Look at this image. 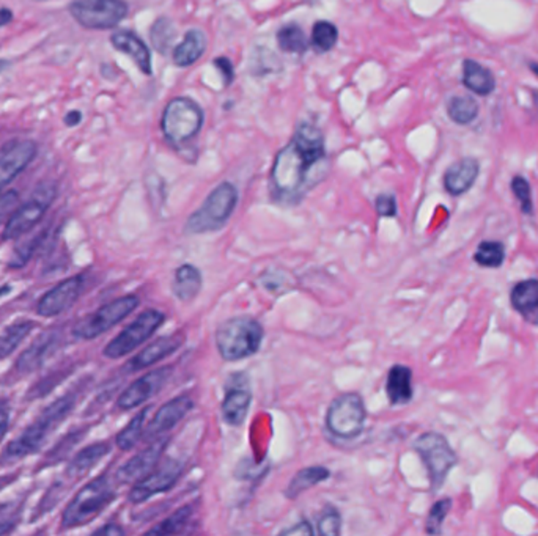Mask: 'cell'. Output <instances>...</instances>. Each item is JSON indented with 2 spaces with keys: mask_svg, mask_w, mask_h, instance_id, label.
<instances>
[{
  "mask_svg": "<svg viewBox=\"0 0 538 536\" xmlns=\"http://www.w3.org/2000/svg\"><path fill=\"white\" fill-rule=\"evenodd\" d=\"M61 342L57 332H45L20 355L16 362V371L20 375H30L35 370L40 369L47 357L54 353Z\"/></svg>",
  "mask_w": 538,
  "mask_h": 536,
  "instance_id": "cell-21",
  "label": "cell"
},
{
  "mask_svg": "<svg viewBox=\"0 0 538 536\" xmlns=\"http://www.w3.org/2000/svg\"><path fill=\"white\" fill-rule=\"evenodd\" d=\"M316 533L323 536H338L342 533V515L334 507L324 509L316 524Z\"/></svg>",
  "mask_w": 538,
  "mask_h": 536,
  "instance_id": "cell-40",
  "label": "cell"
},
{
  "mask_svg": "<svg viewBox=\"0 0 538 536\" xmlns=\"http://www.w3.org/2000/svg\"><path fill=\"white\" fill-rule=\"evenodd\" d=\"M412 449L422 459L433 492L441 490L445 478L458 464V456L441 433L428 431L414 441Z\"/></svg>",
  "mask_w": 538,
  "mask_h": 536,
  "instance_id": "cell-7",
  "label": "cell"
},
{
  "mask_svg": "<svg viewBox=\"0 0 538 536\" xmlns=\"http://www.w3.org/2000/svg\"><path fill=\"white\" fill-rule=\"evenodd\" d=\"M238 189L235 184L225 182L219 184L205 199L202 207L189 215L184 233L186 235H207L216 233L227 225L238 205Z\"/></svg>",
  "mask_w": 538,
  "mask_h": 536,
  "instance_id": "cell-4",
  "label": "cell"
},
{
  "mask_svg": "<svg viewBox=\"0 0 538 536\" xmlns=\"http://www.w3.org/2000/svg\"><path fill=\"white\" fill-rule=\"evenodd\" d=\"M109 451H110V445L108 443H96L88 445L86 449L81 450L75 456V459L69 463L67 470L68 475H84L88 470L94 469V466L100 463L104 456H108Z\"/></svg>",
  "mask_w": 538,
  "mask_h": 536,
  "instance_id": "cell-31",
  "label": "cell"
},
{
  "mask_svg": "<svg viewBox=\"0 0 538 536\" xmlns=\"http://www.w3.org/2000/svg\"><path fill=\"white\" fill-rule=\"evenodd\" d=\"M202 287L203 275L197 266L191 263H184L176 268L174 283H172V295L175 296L178 301H194L202 291Z\"/></svg>",
  "mask_w": 538,
  "mask_h": 536,
  "instance_id": "cell-26",
  "label": "cell"
},
{
  "mask_svg": "<svg viewBox=\"0 0 538 536\" xmlns=\"http://www.w3.org/2000/svg\"><path fill=\"white\" fill-rule=\"evenodd\" d=\"M451 508L452 499H449V497H444V499L433 503V507L428 511L427 521H425V532L428 535H441L443 533V524H444L445 517L449 515Z\"/></svg>",
  "mask_w": 538,
  "mask_h": 536,
  "instance_id": "cell-39",
  "label": "cell"
},
{
  "mask_svg": "<svg viewBox=\"0 0 538 536\" xmlns=\"http://www.w3.org/2000/svg\"><path fill=\"white\" fill-rule=\"evenodd\" d=\"M386 395L392 406H404L412 400V370L402 363L390 367L386 378Z\"/></svg>",
  "mask_w": 538,
  "mask_h": 536,
  "instance_id": "cell-24",
  "label": "cell"
},
{
  "mask_svg": "<svg viewBox=\"0 0 538 536\" xmlns=\"http://www.w3.org/2000/svg\"><path fill=\"white\" fill-rule=\"evenodd\" d=\"M511 307L525 318L526 321L538 326V280L527 279L518 282L510 291Z\"/></svg>",
  "mask_w": 538,
  "mask_h": 536,
  "instance_id": "cell-25",
  "label": "cell"
},
{
  "mask_svg": "<svg viewBox=\"0 0 538 536\" xmlns=\"http://www.w3.org/2000/svg\"><path fill=\"white\" fill-rule=\"evenodd\" d=\"M330 478V470L324 466H309L298 470L295 476L289 480V486L283 491V496L289 500H297L298 497L307 490H312L316 484L326 482Z\"/></svg>",
  "mask_w": 538,
  "mask_h": 536,
  "instance_id": "cell-28",
  "label": "cell"
},
{
  "mask_svg": "<svg viewBox=\"0 0 538 536\" xmlns=\"http://www.w3.org/2000/svg\"><path fill=\"white\" fill-rule=\"evenodd\" d=\"M34 326V322L29 321V320L16 321L0 334V361L7 359L8 355L12 354L14 349L24 342V338L32 332Z\"/></svg>",
  "mask_w": 538,
  "mask_h": 536,
  "instance_id": "cell-33",
  "label": "cell"
},
{
  "mask_svg": "<svg viewBox=\"0 0 538 536\" xmlns=\"http://www.w3.org/2000/svg\"><path fill=\"white\" fill-rule=\"evenodd\" d=\"M37 2H41V0H37Z\"/></svg>",
  "mask_w": 538,
  "mask_h": 536,
  "instance_id": "cell-54",
  "label": "cell"
},
{
  "mask_svg": "<svg viewBox=\"0 0 538 536\" xmlns=\"http://www.w3.org/2000/svg\"><path fill=\"white\" fill-rule=\"evenodd\" d=\"M176 32L174 24L167 18H159L155 20L153 28L150 30V40L159 54H167L168 49L175 40Z\"/></svg>",
  "mask_w": 538,
  "mask_h": 536,
  "instance_id": "cell-37",
  "label": "cell"
},
{
  "mask_svg": "<svg viewBox=\"0 0 538 536\" xmlns=\"http://www.w3.org/2000/svg\"><path fill=\"white\" fill-rule=\"evenodd\" d=\"M215 67L221 76H223L224 85L227 87L230 85L233 79H235V68H233V63L227 59V57H219V59H216Z\"/></svg>",
  "mask_w": 538,
  "mask_h": 536,
  "instance_id": "cell-45",
  "label": "cell"
},
{
  "mask_svg": "<svg viewBox=\"0 0 538 536\" xmlns=\"http://www.w3.org/2000/svg\"><path fill=\"white\" fill-rule=\"evenodd\" d=\"M139 304L141 301L134 295L123 296L108 302L94 313L86 316L84 320L77 322L73 329V336L81 340H94L123 321L126 316L131 315L139 307Z\"/></svg>",
  "mask_w": 538,
  "mask_h": 536,
  "instance_id": "cell-12",
  "label": "cell"
},
{
  "mask_svg": "<svg viewBox=\"0 0 538 536\" xmlns=\"http://www.w3.org/2000/svg\"><path fill=\"white\" fill-rule=\"evenodd\" d=\"M55 195H57V186L54 183H41L38 188L35 189L34 194L30 195L22 207L14 209L13 215H10L2 238L4 240H16L20 236L26 235L29 230L38 223L46 215L47 209L53 205Z\"/></svg>",
  "mask_w": 538,
  "mask_h": 536,
  "instance_id": "cell-11",
  "label": "cell"
},
{
  "mask_svg": "<svg viewBox=\"0 0 538 536\" xmlns=\"http://www.w3.org/2000/svg\"><path fill=\"white\" fill-rule=\"evenodd\" d=\"M375 209L379 217H395L398 215L397 199L394 194H379L375 200Z\"/></svg>",
  "mask_w": 538,
  "mask_h": 536,
  "instance_id": "cell-43",
  "label": "cell"
},
{
  "mask_svg": "<svg viewBox=\"0 0 538 536\" xmlns=\"http://www.w3.org/2000/svg\"><path fill=\"white\" fill-rule=\"evenodd\" d=\"M338 30L330 20H318L312 28V45L318 53H328L336 46Z\"/></svg>",
  "mask_w": 538,
  "mask_h": 536,
  "instance_id": "cell-38",
  "label": "cell"
},
{
  "mask_svg": "<svg viewBox=\"0 0 538 536\" xmlns=\"http://www.w3.org/2000/svg\"><path fill=\"white\" fill-rule=\"evenodd\" d=\"M314 533H315V530L309 521H301V523L295 524L289 529H283L281 532V535L283 536H312Z\"/></svg>",
  "mask_w": 538,
  "mask_h": 536,
  "instance_id": "cell-46",
  "label": "cell"
},
{
  "mask_svg": "<svg viewBox=\"0 0 538 536\" xmlns=\"http://www.w3.org/2000/svg\"><path fill=\"white\" fill-rule=\"evenodd\" d=\"M326 428L332 436L351 441L363 434L367 422V408L363 396L356 392H345L330 402L326 410Z\"/></svg>",
  "mask_w": 538,
  "mask_h": 536,
  "instance_id": "cell-8",
  "label": "cell"
},
{
  "mask_svg": "<svg viewBox=\"0 0 538 536\" xmlns=\"http://www.w3.org/2000/svg\"><path fill=\"white\" fill-rule=\"evenodd\" d=\"M37 156L34 141H18L10 143L0 155V192L16 180Z\"/></svg>",
  "mask_w": 538,
  "mask_h": 536,
  "instance_id": "cell-20",
  "label": "cell"
},
{
  "mask_svg": "<svg viewBox=\"0 0 538 536\" xmlns=\"http://www.w3.org/2000/svg\"><path fill=\"white\" fill-rule=\"evenodd\" d=\"M277 45L287 54H303L307 49V37L298 24H289L277 32Z\"/></svg>",
  "mask_w": 538,
  "mask_h": 536,
  "instance_id": "cell-35",
  "label": "cell"
},
{
  "mask_svg": "<svg viewBox=\"0 0 538 536\" xmlns=\"http://www.w3.org/2000/svg\"><path fill=\"white\" fill-rule=\"evenodd\" d=\"M7 478H0V490H4V486L7 484Z\"/></svg>",
  "mask_w": 538,
  "mask_h": 536,
  "instance_id": "cell-53",
  "label": "cell"
},
{
  "mask_svg": "<svg viewBox=\"0 0 538 536\" xmlns=\"http://www.w3.org/2000/svg\"><path fill=\"white\" fill-rule=\"evenodd\" d=\"M150 408H143L139 410L125 428L121 429L120 433L117 434V447L123 450V451H128V450L134 449L137 443H141L142 437H143V431H145V423L149 418Z\"/></svg>",
  "mask_w": 538,
  "mask_h": 536,
  "instance_id": "cell-32",
  "label": "cell"
},
{
  "mask_svg": "<svg viewBox=\"0 0 538 536\" xmlns=\"http://www.w3.org/2000/svg\"><path fill=\"white\" fill-rule=\"evenodd\" d=\"M13 20V12L8 8H0V28H5Z\"/></svg>",
  "mask_w": 538,
  "mask_h": 536,
  "instance_id": "cell-50",
  "label": "cell"
},
{
  "mask_svg": "<svg viewBox=\"0 0 538 536\" xmlns=\"http://www.w3.org/2000/svg\"><path fill=\"white\" fill-rule=\"evenodd\" d=\"M63 121H65V125H67L68 127L77 126L82 121V114L79 110H69V112L65 115Z\"/></svg>",
  "mask_w": 538,
  "mask_h": 536,
  "instance_id": "cell-49",
  "label": "cell"
},
{
  "mask_svg": "<svg viewBox=\"0 0 538 536\" xmlns=\"http://www.w3.org/2000/svg\"><path fill=\"white\" fill-rule=\"evenodd\" d=\"M184 472V463L182 459L168 458L156 466L149 475L134 483L133 490L129 491V502L143 503L151 497L164 494L175 486Z\"/></svg>",
  "mask_w": 538,
  "mask_h": 536,
  "instance_id": "cell-13",
  "label": "cell"
},
{
  "mask_svg": "<svg viewBox=\"0 0 538 536\" xmlns=\"http://www.w3.org/2000/svg\"><path fill=\"white\" fill-rule=\"evenodd\" d=\"M199 505H200L199 500L183 505L182 508L176 509L175 513H172L170 516L166 517L161 524H158L153 529H150L147 535H180L191 525V519L197 513Z\"/></svg>",
  "mask_w": 538,
  "mask_h": 536,
  "instance_id": "cell-30",
  "label": "cell"
},
{
  "mask_svg": "<svg viewBox=\"0 0 538 536\" xmlns=\"http://www.w3.org/2000/svg\"><path fill=\"white\" fill-rule=\"evenodd\" d=\"M205 115L195 101L191 98H174L168 101L161 118V129L168 143L175 150H182L188 142L200 133Z\"/></svg>",
  "mask_w": 538,
  "mask_h": 536,
  "instance_id": "cell-6",
  "label": "cell"
},
{
  "mask_svg": "<svg viewBox=\"0 0 538 536\" xmlns=\"http://www.w3.org/2000/svg\"><path fill=\"white\" fill-rule=\"evenodd\" d=\"M221 402L224 422L230 426H241L246 422L252 404V384L246 371H236L227 378Z\"/></svg>",
  "mask_w": 538,
  "mask_h": 536,
  "instance_id": "cell-14",
  "label": "cell"
},
{
  "mask_svg": "<svg viewBox=\"0 0 538 536\" xmlns=\"http://www.w3.org/2000/svg\"><path fill=\"white\" fill-rule=\"evenodd\" d=\"M166 322V315L161 310L149 309L142 312L134 321L121 330L118 336L112 338L104 348V355L108 359H121L131 354L134 349L155 336L156 330Z\"/></svg>",
  "mask_w": 538,
  "mask_h": 536,
  "instance_id": "cell-10",
  "label": "cell"
},
{
  "mask_svg": "<svg viewBox=\"0 0 538 536\" xmlns=\"http://www.w3.org/2000/svg\"><path fill=\"white\" fill-rule=\"evenodd\" d=\"M115 490L108 475L96 476L68 503L61 516L63 529H75L94 521L115 500Z\"/></svg>",
  "mask_w": 538,
  "mask_h": 536,
  "instance_id": "cell-5",
  "label": "cell"
},
{
  "mask_svg": "<svg viewBox=\"0 0 538 536\" xmlns=\"http://www.w3.org/2000/svg\"><path fill=\"white\" fill-rule=\"evenodd\" d=\"M94 535L123 536L125 535V530L121 529L120 525H117V524H108L106 527L96 530Z\"/></svg>",
  "mask_w": 538,
  "mask_h": 536,
  "instance_id": "cell-48",
  "label": "cell"
},
{
  "mask_svg": "<svg viewBox=\"0 0 538 536\" xmlns=\"http://www.w3.org/2000/svg\"><path fill=\"white\" fill-rule=\"evenodd\" d=\"M186 343V334L184 332H174L170 336L159 337L155 342L150 343L147 348L142 349L137 354L126 363L125 371L135 373L141 370L150 369L155 363L161 362L172 354H175L178 349L182 348Z\"/></svg>",
  "mask_w": 538,
  "mask_h": 536,
  "instance_id": "cell-19",
  "label": "cell"
},
{
  "mask_svg": "<svg viewBox=\"0 0 538 536\" xmlns=\"http://www.w3.org/2000/svg\"><path fill=\"white\" fill-rule=\"evenodd\" d=\"M480 174V164L474 158H463L445 170L444 188L453 197L463 195L474 186Z\"/></svg>",
  "mask_w": 538,
  "mask_h": 536,
  "instance_id": "cell-22",
  "label": "cell"
},
{
  "mask_svg": "<svg viewBox=\"0 0 538 536\" xmlns=\"http://www.w3.org/2000/svg\"><path fill=\"white\" fill-rule=\"evenodd\" d=\"M194 400L188 395H178L170 402H164L145 426L143 437L147 441H155L158 437L166 436L178 423L186 418L189 412L194 410Z\"/></svg>",
  "mask_w": 538,
  "mask_h": 536,
  "instance_id": "cell-17",
  "label": "cell"
},
{
  "mask_svg": "<svg viewBox=\"0 0 538 536\" xmlns=\"http://www.w3.org/2000/svg\"><path fill=\"white\" fill-rule=\"evenodd\" d=\"M68 10L82 28L109 30L126 18L128 4L125 0H71Z\"/></svg>",
  "mask_w": 538,
  "mask_h": 536,
  "instance_id": "cell-9",
  "label": "cell"
},
{
  "mask_svg": "<svg viewBox=\"0 0 538 536\" xmlns=\"http://www.w3.org/2000/svg\"><path fill=\"white\" fill-rule=\"evenodd\" d=\"M447 115L457 125H469L478 117L477 101L471 96H452L447 102Z\"/></svg>",
  "mask_w": 538,
  "mask_h": 536,
  "instance_id": "cell-34",
  "label": "cell"
},
{
  "mask_svg": "<svg viewBox=\"0 0 538 536\" xmlns=\"http://www.w3.org/2000/svg\"><path fill=\"white\" fill-rule=\"evenodd\" d=\"M22 502H5L0 505V535L10 533L20 521Z\"/></svg>",
  "mask_w": 538,
  "mask_h": 536,
  "instance_id": "cell-42",
  "label": "cell"
},
{
  "mask_svg": "<svg viewBox=\"0 0 538 536\" xmlns=\"http://www.w3.org/2000/svg\"><path fill=\"white\" fill-rule=\"evenodd\" d=\"M76 402L77 395L75 392H68L54 402H51L46 410L37 417V420L20 433V437L8 443L7 449L0 455V464L16 463L26 456L37 453L43 447V443H46L47 436L69 416Z\"/></svg>",
  "mask_w": 538,
  "mask_h": 536,
  "instance_id": "cell-2",
  "label": "cell"
},
{
  "mask_svg": "<svg viewBox=\"0 0 538 536\" xmlns=\"http://www.w3.org/2000/svg\"><path fill=\"white\" fill-rule=\"evenodd\" d=\"M110 43H112V46L117 51H120L123 54L131 57L142 73L147 74V76L153 73L151 54H150L149 46L134 32H131V30H117L110 37Z\"/></svg>",
  "mask_w": 538,
  "mask_h": 536,
  "instance_id": "cell-23",
  "label": "cell"
},
{
  "mask_svg": "<svg viewBox=\"0 0 538 536\" xmlns=\"http://www.w3.org/2000/svg\"><path fill=\"white\" fill-rule=\"evenodd\" d=\"M8 425H10V406L7 400H0V443L7 434Z\"/></svg>",
  "mask_w": 538,
  "mask_h": 536,
  "instance_id": "cell-47",
  "label": "cell"
},
{
  "mask_svg": "<svg viewBox=\"0 0 538 536\" xmlns=\"http://www.w3.org/2000/svg\"><path fill=\"white\" fill-rule=\"evenodd\" d=\"M463 85L480 96H488L496 90V77L492 69L482 63L466 59L463 61Z\"/></svg>",
  "mask_w": 538,
  "mask_h": 536,
  "instance_id": "cell-27",
  "label": "cell"
},
{
  "mask_svg": "<svg viewBox=\"0 0 538 536\" xmlns=\"http://www.w3.org/2000/svg\"><path fill=\"white\" fill-rule=\"evenodd\" d=\"M510 188L515 199L519 201L521 211L525 215H531L534 213V201H532V189L529 182L526 180L525 176L517 175L511 180Z\"/></svg>",
  "mask_w": 538,
  "mask_h": 536,
  "instance_id": "cell-41",
  "label": "cell"
},
{
  "mask_svg": "<svg viewBox=\"0 0 538 536\" xmlns=\"http://www.w3.org/2000/svg\"><path fill=\"white\" fill-rule=\"evenodd\" d=\"M328 172L324 137L318 127L303 123L293 139L277 153L269 182L273 199L283 205H297Z\"/></svg>",
  "mask_w": 538,
  "mask_h": 536,
  "instance_id": "cell-1",
  "label": "cell"
},
{
  "mask_svg": "<svg viewBox=\"0 0 538 536\" xmlns=\"http://www.w3.org/2000/svg\"><path fill=\"white\" fill-rule=\"evenodd\" d=\"M168 441H170V437L167 434L151 441V445L133 456L128 463L123 464L120 469L117 470V474H115L117 482L121 484H131V483H137L143 476L149 475L150 472L161 463L164 451L167 449Z\"/></svg>",
  "mask_w": 538,
  "mask_h": 536,
  "instance_id": "cell-16",
  "label": "cell"
},
{
  "mask_svg": "<svg viewBox=\"0 0 538 536\" xmlns=\"http://www.w3.org/2000/svg\"><path fill=\"white\" fill-rule=\"evenodd\" d=\"M529 69L538 77V63L537 61H529Z\"/></svg>",
  "mask_w": 538,
  "mask_h": 536,
  "instance_id": "cell-51",
  "label": "cell"
},
{
  "mask_svg": "<svg viewBox=\"0 0 538 536\" xmlns=\"http://www.w3.org/2000/svg\"><path fill=\"white\" fill-rule=\"evenodd\" d=\"M20 194L16 191H8L0 194V223L7 219V215L16 208Z\"/></svg>",
  "mask_w": 538,
  "mask_h": 536,
  "instance_id": "cell-44",
  "label": "cell"
},
{
  "mask_svg": "<svg viewBox=\"0 0 538 536\" xmlns=\"http://www.w3.org/2000/svg\"><path fill=\"white\" fill-rule=\"evenodd\" d=\"M265 329L249 315L232 316L216 329L217 353L225 362H240L256 355L262 348Z\"/></svg>",
  "mask_w": 538,
  "mask_h": 536,
  "instance_id": "cell-3",
  "label": "cell"
},
{
  "mask_svg": "<svg viewBox=\"0 0 538 536\" xmlns=\"http://www.w3.org/2000/svg\"><path fill=\"white\" fill-rule=\"evenodd\" d=\"M172 371H174L172 367H161V369L153 370L147 375L137 378L134 382H131V386L123 390L117 400L118 410H135L143 402H147L153 396L158 395L170 379Z\"/></svg>",
  "mask_w": 538,
  "mask_h": 536,
  "instance_id": "cell-15",
  "label": "cell"
},
{
  "mask_svg": "<svg viewBox=\"0 0 538 536\" xmlns=\"http://www.w3.org/2000/svg\"><path fill=\"white\" fill-rule=\"evenodd\" d=\"M84 277L75 275L67 280H61L54 288L49 289L46 295L41 297L37 305V313L43 318H53L61 315L63 312L73 307L84 289Z\"/></svg>",
  "mask_w": 538,
  "mask_h": 536,
  "instance_id": "cell-18",
  "label": "cell"
},
{
  "mask_svg": "<svg viewBox=\"0 0 538 536\" xmlns=\"http://www.w3.org/2000/svg\"><path fill=\"white\" fill-rule=\"evenodd\" d=\"M8 67H10V61H5V59H0V73L5 71Z\"/></svg>",
  "mask_w": 538,
  "mask_h": 536,
  "instance_id": "cell-52",
  "label": "cell"
},
{
  "mask_svg": "<svg viewBox=\"0 0 538 536\" xmlns=\"http://www.w3.org/2000/svg\"><path fill=\"white\" fill-rule=\"evenodd\" d=\"M504 260V244L499 241L480 242V246L474 254V262L477 263L478 266H482V268H501Z\"/></svg>",
  "mask_w": 538,
  "mask_h": 536,
  "instance_id": "cell-36",
  "label": "cell"
},
{
  "mask_svg": "<svg viewBox=\"0 0 538 536\" xmlns=\"http://www.w3.org/2000/svg\"><path fill=\"white\" fill-rule=\"evenodd\" d=\"M205 49H207V38L202 30L192 28L184 35L182 43L174 49L172 59L176 67H191L202 57Z\"/></svg>",
  "mask_w": 538,
  "mask_h": 536,
  "instance_id": "cell-29",
  "label": "cell"
}]
</instances>
